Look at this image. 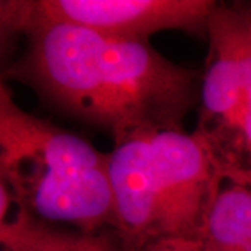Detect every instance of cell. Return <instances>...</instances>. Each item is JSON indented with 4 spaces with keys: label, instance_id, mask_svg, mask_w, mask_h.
<instances>
[{
    "label": "cell",
    "instance_id": "5",
    "mask_svg": "<svg viewBox=\"0 0 251 251\" xmlns=\"http://www.w3.org/2000/svg\"><path fill=\"white\" fill-rule=\"evenodd\" d=\"M99 236L84 234L39 218L0 183L1 251H78Z\"/></svg>",
    "mask_w": 251,
    "mask_h": 251
},
{
    "label": "cell",
    "instance_id": "9",
    "mask_svg": "<svg viewBox=\"0 0 251 251\" xmlns=\"http://www.w3.org/2000/svg\"><path fill=\"white\" fill-rule=\"evenodd\" d=\"M119 246V239L116 233L109 232V233L100 234L94 243H91L88 247L78 251H116Z\"/></svg>",
    "mask_w": 251,
    "mask_h": 251
},
{
    "label": "cell",
    "instance_id": "2",
    "mask_svg": "<svg viewBox=\"0 0 251 251\" xmlns=\"http://www.w3.org/2000/svg\"><path fill=\"white\" fill-rule=\"evenodd\" d=\"M109 152L21 109L0 84V183L48 222L84 234L116 233Z\"/></svg>",
    "mask_w": 251,
    "mask_h": 251
},
{
    "label": "cell",
    "instance_id": "8",
    "mask_svg": "<svg viewBox=\"0 0 251 251\" xmlns=\"http://www.w3.org/2000/svg\"><path fill=\"white\" fill-rule=\"evenodd\" d=\"M116 251H201V244L200 242L188 240H162L138 247H127L119 244Z\"/></svg>",
    "mask_w": 251,
    "mask_h": 251
},
{
    "label": "cell",
    "instance_id": "1",
    "mask_svg": "<svg viewBox=\"0 0 251 251\" xmlns=\"http://www.w3.org/2000/svg\"><path fill=\"white\" fill-rule=\"evenodd\" d=\"M17 41L21 50L3 63V81L31 88L49 108L103 131L115 145L145 133L183 131L198 108L202 72L172 62L150 41L70 24L35 27Z\"/></svg>",
    "mask_w": 251,
    "mask_h": 251
},
{
    "label": "cell",
    "instance_id": "4",
    "mask_svg": "<svg viewBox=\"0 0 251 251\" xmlns=\"http://www.w3.org/2000/svg\"><path fill=\"white\" fill-rule=\"evenodd\" d=\"M214 0H1V50L41 25L70 24L103 35L143 39L181 31L206 39Z\"/></svg>",
    "mask_w": 251,
    "mask_h": 251
},
{
    "label": "cell",
    "instance_id": "6",
    "mask_svg": "<svg viewBox=\"0 0 251 251\" xmlns=\"http://www.w3.org/2000/svg\"><path fill=\"white\" fill-rule=\"evenodd\" d=\"M200 244L201 251H251V186L224 181Z\"/></svg>",
    "mask_w": 251,
    "mask_h": 251
},
{
    "label": "cell",
    "instance_id": "3",
    "mask_svg": "<svg viewBox=\"0 0 251 251\" xmlns=\"http://www.w3.org/2000/svg\"><path fill=\"white\" fill-rule=\"evenodd\" d=\"M119 244L200 242L224 177L193 133L135 135L109 151Z\"/></svg>",
    "mask_w": 251,
    "mask_h": 251
},
{
    "label": "cell",
    "instance_id": "7",
    "mask_svg": "<svg viewBox=\"0 0 251 251\" xmlns=\"http://www.w3.org/2000/svg\"><path fill=\"white\" fill-rule=\"evenodd\" d=\"M244 13L242 45V153L239 184L251 186V1H240Z\"/></svg>",
    "mask_w": 251,
    "mask_h": 251
}]
</instances>
